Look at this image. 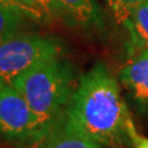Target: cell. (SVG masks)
<instances>
[{
	"instance_id": "cell-14",
	"label": "cell",
	"mask_w": 148,
	"mask_h": 148,
	"mask_svg": "<svg viewBox=\"0 0 148 148\" xmlns=\"http://www.w3.org/2000/svg\"><path fill=\"white\" fill-rule=\"evenodd\" d=\"M4 85H5V83H4V82H3L1 79H0V90L3 89V86H4Z\"/></svg>"
},
{
	"instance_id": "cell-2",
	"label": "cell",
	"mask_w": 148,
	"mask_h": 148,
	"mask_svg": "<svg viewBox=\"0 0 148 148\" xmlns=\"http://www.w3.org/2000/svg\"><path fill=\"white\" fill-rule=\"evenodd\" d=\"M11 85L26 99L51 133L63 123L75 89V71L61 57L43 62L17 77Z\"/></svg>"
},
{
	"instance_id": "cell-5",
	"label": "cell",
	"mask_w": 148,
	"mask_h": 148,
	"mask_svg": "<svg viewBox=\"0 0 148 148\" xmlns=\"http://www.w3.org/2000/svg\"><path fill=\"white\" fill-rule=\"evenodd\" d=\"M120 82L141 109H148V49H135L120 71Z\"/></svg>"
},
{
	"instance_id": "cell-3",
	"label": "cell",
	"mask_w": 148,
	"mask_h": 148,
	"mask_svg": "<svg viewBox=\"0 0 148 148\" xmlns=\"http://www.w3.org/2000/svg\"><path fill=\"white\" fill-rule=\"evenodd\" d=\"M62 43L56 37L21 35L0 43V79L11 83L38 64L61 57Z\"/></svg>"
},
{
	"instance_id": "cell-8",
	"label": "cell",
	"mask_w": 148,
	"mask_h": 148,
	"mask_svg": "<svg viewBox=\"0 0 148 148\" xmlns=\"http://www.w3.org/2000/svg\"><path fill=\"white\" fill-rule=\"evenodd\" d=\"M41 148H103L98 142L72 132L61 125L42 142Z\"/></svg>"
},
{
	"instance_id": "cell-6",
	"label": "cell",
	"mask_w": 148,
	"mask_h": 148,
	"mask_svg": "<svg viewBox=\"0 0 148 148\" xmlns=\"http://www.w3.org/2000/svg\"><path fill=\"white\" fill-rule=\"evenodd\" d=\"M59 11L75 25L83 27L100 24V12L95 0H56Z\"/></svg>"
},
{
	"instance_id": "cell-10",
	"label": "cell",
	"mask_w": 148,
	"mask_h": 148,
	"mask_svg": "<svg viewBox=\"0 0 148 148\" xmlns=\"http://www.w3.org/2000/svg\"><path fill=\"white\" fill-rule=\"evenodd\" d=\"M16 1L31 10L40 18V22L47 21V18H52L61 14L56 0H16Z\"/></svg>"
},
{
	"instance_id": "cell-12",
	"label": "cell",
	"mask_w": 148,
	"mask_h": 148,
	"mask_svg": "<svg viewBox=\"0 0 148 148\" xmlns=\"http://www.w3.org/2000/svg\"><path fill=\"white\" fill-rule=\"evenodd\" d=\"M0 6L15 11V12L20 14V15H22L26 18H30V20H32V21L40 22V18L37 17L34 12H32L31 10H29L27 8H25L24 5H21V4L18 1H16V0H0Z\"/></svg>"
},
{
	"instance_id": "cell-4",
	"label": "cell",
	"mask_w": 148,
	"mask_h": 148,
	"mask_svg": "<svg viewBox=\"0 0 148 148\" xmlns=\"http://www.w3.org/2000/svg\"><path fill=\"white\" fill-rule=\"evenodd\" d=\"M0 133L25 146L42 143L49 135L26 99L11 84L0 90Z\"/></svg>"
},
{
	"instance_id": "cell-9",
	"label": "cell",
	"mask_w": 148,
	"mask_h": 148,
	"mask_svg": "<svg viewBox=\"0 0 148 148\" xmlns=\"http://www.w3.org/2000/svg\"><path fill=\"white\" fill-rule=\"evenodd\" d=\"M25 18L20 14L0 6V43L16 36Z\"/></svg>"
},
{
	"instance_id": "cell-7",
	"label": "cell",
	"mask_w": 148,
	"mask_h": 148,
	"mask_svg": "<svg viewBox=\"0 0 148 148\" xmlns=\"http://www.w3.org/2000/svg\"><path fill=\"white\" fill-rule=\"evenodd\" d=\"M135 49H148V0L132 11L125 25Z\"/></svg>"
},
{
	"instance_id": "cell-1",
	"label": "cell",
	"mask_w": 148,
	"mask_h": 148,
	"mask_svg": "<svg viewBox=\"0 0 148 148\" xmlns=\"http://www.w3.org/2000/svg\"><path fill=\"white\" fill-rule=\"evenodd\" d=\"M131 122L119 82L109 68L99 62L80 77L62 125L101 146L116 147L130 142Z\"/></svg>"
},
{
	"instance_id": "cell-11",
	"label": "cell",
	"mask_w": 148,
	"mask_h": 148,
	"mask_svg": "<svg viewBox=\"0 0 148 148\" xmlns=\"http://www.w3.org/2000/svg\"><path fill=\"white\" fill-rule=\"evenodd\" d=\"M147 0H106V4L110 8L111 12L119 24L122 26L126 25L132 11Z\"/></svg>"
},
{
	"instance_id": "cell-13",
	"label": "cell",
	"mask_w": 148,
	"mask_h": 148,
	"mask_svg": "<svg viewBox=\"0 0 148 148\" xmlns=\"http://www.w3.org/2000/svg\"><path fill=\"white\" fill-rule=\"evenodd\" d=\"M128 138L135 148H148V137L142 136L137 132L133 121L128 126Z\"/></svg>"
}]
</instances>
